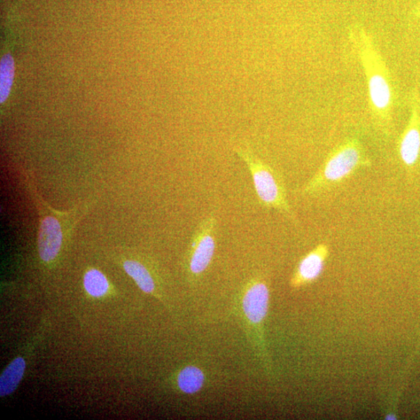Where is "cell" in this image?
<instances>
[{"instance_id": "cell-12", "label": "cell", "mask_w": 420, "mask_h": 420, "mask_svg": "<svg viewBox=\"0 0 420 420\" xmlns=\"http://www.w3.org/2000/svg\"><path fill=\"white\" fill-rule=\"evenodd\" d=\"M83 286L86 291L93 298L103 297L109 289L107 277L103 272L96 269H91L86 272L83 276Z\"/></svg>"}, {"instance_id": "cell-9", "label": "cell", "mask_w": 420, "mask_h": 420, "mask_svg": "<svg viewBox=\"0 0 420 420\" xmlns=\"http://www.w3.org/2000/svg\"><path fill=\"white\" fill-rule=\"evenodd\" d=\"M206 383V373L197 365H187L177 373V387L179 391L185 395H194L199 392L205 386Z\"/></svg>"}, {"instance_id": "cell-6", "label": "cell", "mask_w": 420, "mask_h": 420, "mask_svg": "<svg viewBox=\"0 0 420 420\" xmlns=\"http://www.w3.org/2000/svg\"><path fill=\"white\" fill-rule=\"evenodd\" d=\"M329 255V246L326 243H320L303 256L291 278L290 286L292 289L298 290L315 282L323 274Z\"/></svg>"}, {"instance_id": "cell-11", "label": "cell", "mask_w": 420, "mask_h": 420, "mask_svg": "<svg viewBox=\"0 0 420 420\" xmlns=\"http://www.w3.org/2000/svg\"><path fill=\"white\" fill-rule=\"evenodd\" d=\"M25 361L23 357L16 358L7 366L0 377V396L9 395L16 390L25 373Z\"/></svg>"}, {"instance_id": "cell-1", "label": "cell", "mask_w": 420, "mask_h": 420, "mask_svg": "<svg viewBox=\"0 0 420 420\" xmlns=\"http://www.w3.org/2000/svg\"><path fill=\"white\" fill-rule=\"evenodd\" d=\"M21 175L38 214V254L43 262L50 263L57 258L67 231L74 228L87 209H74L69 212L58 211L50 206L38 193L28 171L21 170Z\"/></svg>"}, {"instance_id": "cell-3", "label": "cell", "mask_w": 420, "mask_h": 420, "mask_svg": "<svg viewBox=\"0 0 420 420\" xmlns=\"http://www.w3.org/2000/svg\"><path fill=\"white\" fill-rule=\"evenodd\" d=\"M371 166L368 156L356 139L349 140L334 149L322 167L303 187L302 193L311 194L339 184L356 170Z\"/></svg>"}, {"instance_id": "cell-2", "label": "cell", "mask_w": 420, "mask_h": 420, "mask_svg": "<svg viewBox=\"0 0 420 420\" xmlns=\"http://www.w3.org/2000/svg\"><path fill=\"white\" fill-rule=\"evenodd\" d=\"M240 298V315L247 336L267 371L271 372V364L264 339V324L269 306V288L267 280L260 276L248 280L241 290Z\"/></svg>"}, {"instance_id": "cell-5", "label": "cell", "mask_w": 420, "mask_h": 420, "mask_svg": "<svg viewBox=\"0 0 420 420\" xmlns=\"http://www.w3.org/2000/svg\"><path fill=\"white\" fill-rule=\"evenodd\" d=\"M218 223L210 214L194 230L186 253L185 271L191 283H197L211 264L216 248Z\"/></svg>"}, {"instance_id": "cell-7", "label": "cell", "mask_w": 420, "mask_h": 420, "mask_svg": "<svg viewBox=\"0 0 420 420\" xmlns=\"http://www.w3.org/2000/svg\"><path fill=\"white\" fill-rule=\"evenodd\" d=\"M399 155L409 174H414L420 156V118L416 109L401 139Z\"/></svg>"}, {"instance_id": "cell-10", "label": "cell", "mask_w": 420, "mask_h": 420, "mask_svg": "<svg viewBox=\"0 0 420 420\" xmlns=\"http://www.w3.org/2000/svg\"><path fill=\"white\" fill-rule=\"evenodd\" d=\"M123 269L134 280L139 289L148 294L156 292V280L149 267L142 262L128 259L124 262Z\"/></svg>"}, {"instance_id": "cell-8", "label": "cell", "mask_w": 420, "mask_h": 420, "mask_svg": "<svg viewBox=\"0 0 420 420\" xmlns=\"http://www.w3.org/2000/svg\"><path fill=\"white\" fill-rule=\"evenodd\" d=\"M368 91L371 105L380 119H386L392 104V88L385 74L371 72L368 75Z\"/></svg>"}, {"instance_id": "cell-4", "label": "cell", "mask_w": 420, "mask_h": 420, "mask_svg": "<svg viewBox=\"0 0 420 420\" xmlns=\"http://www.w3.org/2000/svg\"><path fill=\"white\" fill-rule=\"evenodd\" d=\"M235 151L250 171L261 205L264 208L274 209L291 220L296 221L281 177L247 148L238 146Z\"/></svg>"}, {"instance_id": "cell-13", "label": "cell", "mask_w": 420, "mask_h": 420, "mask_svg": "<svg viewBox=\"0 0 420 420\" xmlns=\"http://www.w3.org/2000/svg\"><path fill=\"white\" fill-rule=\"evenodd\" d=\"M14 78V61L11 54H7L0 64V103H4L9 96Z\"/></svg>"}]
</instances>
